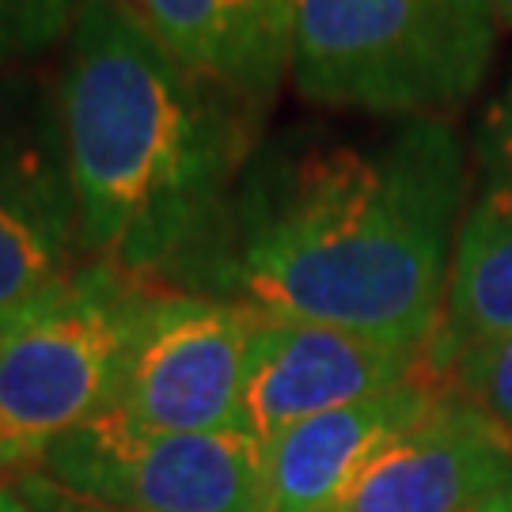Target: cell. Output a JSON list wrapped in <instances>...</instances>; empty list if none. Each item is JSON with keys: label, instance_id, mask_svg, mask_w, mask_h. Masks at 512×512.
<instances>
[{"label": "cell", "instance_id": "6da1fadb", "mask_svg": "<svg viewBox=\"0 0 512 512\" xmlns=\"http://www.w3.org/2000/svg\"><path fill=\"white\" fill-rule=\"evenodd\" d=\"M463 145L410 118L376 145H308L247 171L179 293L353 330L425 353L440 323L463 202Z\"/></svg>", "mask_w": 512, "mask_h": 512}, {"label": "cell", "instance_id": "7a4b0ae2", "mask_svg": "<svg viewBox=\"0 0 512 512\" xmlns=\"http://www.w3.org/2000/svg\"><path fill=\"white\" fill-rule=\"evenodd\" d=\"M57 107L76 251L164 289L247 171L258 107L179 65L129 0H80Z\"/></svg>", "mask_w": 512, "mask_h": 512}, {"label": "cell", "instance_id": "3957f363", "mask_svg": "<svg viewBox=\"0 0 512 512\" xmlns=\"http://www.w3.org/2000/svg\"><path fill=\"white\" fill-rule=\"evenodd\" d=\"M497 0H293V65L323 107L437 118L482 88Z\"/></svg>", "mask_w": 512, "mask_h": 512}, {"label": "cell", "instance_id": "277c9868", "mask_svg": "<svg viewBox=\"0 0 512 512\" xmlns=\"http://www.w3.org/2000/svg\"><path fill=\"white\" fill-rule=\"evenodd\" d=\"M152 285L80 266L0 323V482L38 475L76 425L110 410L129 334Z\"/></svg>", "mask_w": 512, "mask_h": 512}, {"label": "cell", "instance_id": "5b68a950", "mask_svg": "<svg viewBox=\"0 0 512 512\" xmlns=\"http://www.w3.org/2000/svg\"><path fill=\"white\" fill-rule=\"evenodd\" d=\"M38 475L114 512H270L266 452L239 429L160 433L103 410L57 440Z\"/></svg>", "mask_w": 512, "mask_h": 512}, {"label": "cell", "instance_id": "8992f818", "mask_svg": "<svg viewBox=\"0 0 512 512\" xmlns=\"http://www.w3.org/2000/svg\"><path fill=\"white\" fill-rule=\"evenodd\" d=\"M255 323L258 311L247 304L152 285L110 410L160 433L236 429Z\"/></svg>", "mask_w": 512, "mask_h": 512}, {"label": "cell", "instance_id": "52a82bcc", "mask_svg": "<svg viewBox=\"0 0 512 512\" xmlns=\"http://www.w3.org/2000/svg\"><path fill=\"white\" fill-rule=\"evenodd\" d=\"M418 376H425V353L258 311L236 429L266 444L296 421L376 399Z\"/></svg>", "mask_w": 512, "mask_h": 512}, {"label": "cell", "instance_id": "ba28073f", "mask_svg": "<svg viewBox=\"0 0 512 512\" xmlns=\"http://www.w3.org/2000/svg\"><path fill=\"white\" fill-rule=\"evenodd\" d=\"M509 478V444L440 387L433 410L368 459L327 512H471Z\"/></svg>", "mask_w": 512, "mask_h": 512}, {"label": "cell", "instance_id": "9c48e42d", "mask_svg": "<svg viewBox=\"0 0 512 512\" xmlns=\"http://www.w3.org/2000/svg\"><path fill=\"white\" fill-rule=\"evenodd\" d=\"M437 395L440 384L425 372L376 399L281 429L262 444L270 512H327L368 459L433 410Z\"/></svg>", "mask_w": 512, "mask_h": 512}, {"label": "cell", "instance_id": "30bf717a", "mask_svg": "<svg viewBox=\"0 0 512 512\" xmlns=\"http://www.w3.org/2000/svg\"><path fill=\"white\" fill-rule=\"evenodd\" d=\"M190 73L266 107L293 65V0H129Z\"/></svg>", "mask_w": 512, "mask_h": 512}, {"label": "cell", "instance_id": "8fae6325", "mask_svg": "<svg viewBox=\"0 0 512 512\" xmlns=\"http://www.w3.org/2000/svg\"><path fill=\"white\" fill-rule=\"evenodd\" d=\"M505 334H512V190L486 186L456 232L425 372L440 384L467 349Z\"/></svg>", "mask_w": 512, "mask_h": 512}, {"label": "cell", "instance_id": "7c38bea8", "mask_svg": "<svg viewBox=\"0 0 512 512\" xmlns=\"http://www.w3.org/2000/svg\"><path fill=\"white\" fill-rule=\"evenodd\" d=\"M0 205L80 255L57 84L46 88L12 69L0 73Z\"/></svg>", "mask_w": 512, "mask_h": 512}, {"label": "cell", "instance_id": "4fadbf2b", "mask_svg": "<svg viewBox=\"0 0 512 512\" xmlns=\"http://www.w3.org/2000/svg\"><path fill=\"white\" fill-rule=\"evenodd\" d=\"M73 258L0 205V323L65 285L76 274Z\"/></svg>", "mask_w": 512, "mask_h": 512}, {"label": "cell", "instance_id": "5bb4252c", "mask_svg": "<svg viewBox=\"0 0 512 512\" xmlns=\"http://www.w3.org/2000/svg\"><path fill=\"white\" fill-rule=\"evenodd\" d=\"M440 387L494 425V433L512 448V334L467 349L440 376Z\"/></svg>", "mask_w": 512, "mask_h": 512}, {"label": "cell", "instance_id": "9a60e30c", "mask_svg": "<svg viewBox=\"0 0 512 512\" xmlns=\"http://www.w3.org/2000/svg\"><path fill=\"white\" fill-rule=\"evenodd\" d=\"M80 0H0V73L69 42Z\"/></svg>", "mask_w": 512, "mask_h": 512}, {"label": "cell", "instance_id": "2e32d148", "mask_svg": "<svg viewBox=\"0 0 512 512\" xmlns=\"http://www.w3.org/2000/svg\"><path fill=\"white\" fill-rule=\"evenodd\" d=\"M475 156L486 186L512 190V84L482 114Z\"/></svg>", "mask_w": 512, "mask_h": 512}, {"label": "cell", "instance_id": "e0dca14e", "mask_svg": "<svg viewBox=\"0 0 512 512\" xmlns=\"http://www.w3.org/2000/svg\"><path fill=\"white\" fill-rule=\"evenodd\" d=\"M12 490L23 497V505L31 512H114V509H103V505H92V501H84V497L69 494V490H61L54 486L50 478L42 475H27L12 482Z\"/></svg>", "mask_w": 512, "mask_h": 512}, {"label": "cell", "instance_id": "ac0fdd59", "mask_svg": "<svg viewBox=\"0 0 512 512\" xmlns=\"http://www.w3.org/2000/svg\"><path fill=\"white\" fill-rule=\"evenodd\" d=\"M471 512H512V478L501 490H494V494L486 497V501H478Z\"/></svg>", "mask_w": 512, "mask_h": 512}, {"label": "cell", "instance_id": "d6986e66", "mask_svg": "<svg viewBox=\"0 0 512 512\" xmlns=\"http://www.w3.org/2000/svg\"><path fill=\"white\" fill-rule=\"evenodd\" d=\"M0 512H31V509L23 505V497H19L12 486H4V482H0Z\"/></svg>", "mask_w": 512, "mask_h": 512}, {"label": "cell", "instance_id": "ffe728a7", "mask_svg": "<svg viewBox=\"0 0 512 512\" xmlns=\"http://www.w3.org/2000/svg\"><path fill=\"white\" fill-rule=\"evenodd\" d=\"M497 12H501V19L512 27V0H497Z\"/></svg>", "mask_w": 512, "mask_h": 512}]
</instances>
